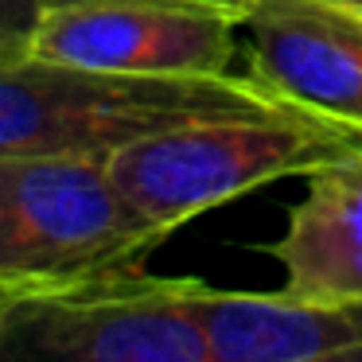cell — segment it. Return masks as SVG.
I'll use <instances>...</instances> for the list:
<instances>
[{"mask_svg":"<svg viewBox=\"0 0 362 362\" xmlns=\"http://www.w3.org/2000/svg\"><path fill=\"white\" fill-rule=\"evenodd\" d=\"M0 74V156H86L110 164L117 152L183 125L288 105L253 74L90 71L32 55L4 63Z\"/></svg>","mask_w":362,"mask_h":362,"instance_id":"1","label":"cell"},{"mask_svg":"<svg viewBox=\"0 0 362 362\" xmlns=\"http://www.w3.org/2000/svg\"><path fill=\"white\" fill-rule=\"evenodd\" d=\"M160 242L105 160L0 156V296L136 273Z\"/></svg>","mask_w":362,"mask_h":362,"instance_id":"2","label":"cell"},{"mask_svg":"<svg viewBox=\"0 0 362 362\" xmlns=\"http://www.w3.org/2000/svg\"><path fill=\"white\" fill-rule=\"evenodd\" d=\"M354 148H362V133L288 102L269 113L214 117L152 136L117 152L110 168L168 238L211 206L284 175H312Z\"/></svg>","mask_w":362,"mask_h":362,"instance_id":"3","label":"cell"},{"mask_svg":"<svg viewBox=\"0 0 362 362\" xmlns=\"http://www.w3.org/2000/svg\"><path fill=\"white\" fill-rule=\"evenodd\" d=\"M206 281L148 276L0 296V362H218L203 315Z\"/></svg>","mask_w":362,"mask_h":362,"instance_id":"4","label":"cell"},{"mask_svg":"<svg viewBox=\"0 0 362 362\" xmlns=\"http://www.w3.org/2000/svg\"><path fill=\"white\" fill-rule=\"evenodd\" d=\"M242 16L191 0H86L40 20L28 55L90 71L230 74ZM24 55V59H28Z\"/></svg>","mask_w":362,"mask_h":362,"instance_id":"5","label":"cell"},{"mask_svg":"<svg viewBox=\"0 0 362 362\" xmlns=\"http://www.w3.org/2000/svg\"><path fill=\"white\" fill-rule=\"evenodd\" d=\"M242 28L253 78L284 102L362 133V8L343 0H257Z\"/></svg>","mask_w":362,"mask_h":362,"instance_id":"6","label":"cell"},{"mask_svg":"<svg viewBox=\"0 0 362 362\" xmlns=\"http://www.w3.org/2000/svg\"><path fill=\"white\" fill-rule=\"evenodd\" d=\"M218 362H362L358 300H288L281 292H203Z\"/></svg>","mask_w":362,"mask_h":362,"instance_id":"7","label":"cell"},{"mask_svg":"<svg viewBox=\"0 0 362 362\" xmlns=\"http://www.w3.org/2000/svg\"><path fill=\"white\" fill-rule=\"evenodd\" d=\"M269 253L284 269L281 296H362V148L304 175V199L288 211V230Z\"/></svg>","mask_w":362,"mask_h":362,"instance_id":"8","label":"cell"},{"mask_svg":"<svg viewBox=\"0 0 362 362\" xmlns=\"http://www.w3.org/2000/svg\"><path fill=\"white\" fill-rule=\"evenodd\" d=\"M63 4H86V0H0L4 8V28H0V66L16 63V59L28 55V43H32L40 20L47 16L51 8H63ZM191 4H214L222 12H234V16H250V8L257 0H191Z\"/></svg>","mask_w":362,"mask_h":362,"instance_id":"9","label":"cell"},{"mask_svg":"<svg viewBox=\"0 0 362 362\" xmlns=\"http://www.w3.org/2000/svg\"><path fill=\"white\" fill-rule=\"evenodd\" d=\"M343 4H351V8H362V0H343Z\"/></svg>","mask_w":362,"mask_h":362,"instance_id":"10","label":"cell"}]
</instances>
